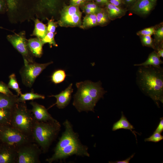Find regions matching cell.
<instances>
[{"instance_id":"obj_1","label":"cell","mask_w":163,"mask_h":163,"mask_svg":"<svg viewBox=\"0 0 163 163\" xmlns=\"http://www.w3.org/2000/svg\"><path fill=\"white\" fill-rule=\"evenodd\" d=\"M136 82L141 91L158 107L163 103V69L160 66H139Z\"/></svg>"},{"instance_id":"obj_2","label":"cell","mask_w":163,"mask_h":163,"mask_svg":"<svg viewBox=\"0 0 163 163\" xmlns=\"http://www.w3.org/2000/svg\"><path fill=\"white\" fill-rule=\"evenodd\" d=\"M63 124L65 131L54 149V153L51 158L46 159V161L51 163L73 155L89 157L88 147L80 142L70 123L67 120Z\"/></svg>"},{"instance_id":"obj_3","label":"cell","mask_w":163,"mask_h":163,"mask_svg":"<svg viewBox=\"0 0 163 163\" xmlns=\"http://www.w3.org/2000/svg\"><path fill=\"white\" fill-rule=\"evenodd\" d=\"M101 85L100 81L94 82L88 80L76 83L78 90L73 104L78 112H94L96 104L107 92Z\"/></svg>"},{"instance_id":"obj_4","label":"cell","mask_w":163,"mask_h":163,"mask_svg":"<svg viewBox=\"0 0 163 163\" xmlns=\"http://www.w3.org/2000/svg\"><path fill=\"white\" fill-rule=\"evenodd\" d=\"M60 123L56 119L47 121L36 120L32 137L34 142L42 152H47L53 142L57 136L60 129Z\"/></svg>"},{"instance_id":"obj_5","label":"cell","mask_w":163,"mask_h":163,"mask_svg":"<svg viewBox=\"0 0 163 163\" xmlns=\"http://www.w3.org/2000/svg\"><path fill=\"white\" fill-rule=\"evenodd\" d=\"M36 121L25 101L18 102L13 108L11 125L24 134L32 137Z\"/></svg>"},{"instance_id":"obj_6","label":"cell","mask_w":163,"mask_h":163,"mask_svg":"<svg viewBox=\"0 0 163 163\" xmlns=\"http://www.w3.org/2000/svg\"><path fill=\"white\" fill-rule=\"evenodd\" d=\"M0 140L17 148L27 142H34L32 137L24 134L11 125H0Z\"/></svg>"},{"instance_id":"obj_7","label":"cell","mask_w":163,"mask_h":163,"mask_svg":"<svg viewBox=\"0 0 163 163\" xmlns=\"http://www.w3.org/2000/svg\"><path fill=\"white\" fill-rule=\"evenodd\" d=\"M24 60V65L20 71L22 82L26 86L31 88L36 78L53 62L40 64L35 62H30Z\"/></svg>"},{"instance_id":"obj_8","label":"cell","mask_w":163,"mask_h":163,"mask_svg":"<svg viewBox=\"0 0 163 163\" xmlns=\"http://www.w3.org/2000/svg\"><path fill=\"white\" fill-rule=\"evenodd\" d=\"M42 151L35 142H29L17 148V163H40V156Z\"/></svg>"},{"instance_id":"obj_9","label":"cell","mask_w":163,"mask_h":163,"mask_svg":"<svg viewBox=\"0 0 163 163\" xmlns=\"http://www.w3.org/2000/svg\"><path fill=\"white\" fill-rule=\"evenodd\" d=\"M58 24L62 27H80L82 13L78 6L71 5L64 6L60 12Z\"/></svg>"},{"instance_id":"obj_10","label":"cell","mask_w":163,"mask_h":163,"mask_svg":"<svg viewBox=\"0 0 163 163\" xmlns=\"http://www.w3.org/2000/svg\"><path fill=\"white\" fill-rule=\"evenodd\" d=\"M7 38L13 46L22 55L24 60L30 62H34L33 56L28 46L27 40L24 31L18 34L8 35Z\"/></svg>"},{"instance_id":"obj_11","label":"cell","mask_w":163,"mask_h":163,"mask_svg":"<svg viewBox=\"0 0 163 163\" xmlns=\"http://www.w3.org/2000/svg\"><path fill=\"white\" fill-rule=\"evenodd\" d=\"M17 148L1 142L0 143V163H17Z\"/></svg>"},{"instance_id":"obj_12","label":"cell","mask_w":163,"mask_h":163,"mask_svg":"<svg viewBox=\"0 0 163 163\" xmlns=\"http://www.w3.org/2000/svg\"><path fill=\"white\" fill-rule=\"evenodd\" d=\"M30 104L32 106L31 110L36 120L39 121H47L55 120L48 113L47 110L43 106L32 101Z\"/></svg>"},{"instance_id":"obj_13","label":"cell","mask_w":163,"mask_h":163,"mask_svg":"<svg viewBox=\"0 0 163 163\" xmlns=\"http://www.w3.org/2000/svg\"><path fill=\"white\" fill-rule=\"evenodd\" d=\"M8 8L13 10L16 8V0H6ZM60 0H40V9H46L51 13L55 12Z\"/></svg>"},{"instance_id":"obj_14","label":"cell","mask_w":163,"mask_h":163,"mask_svg":"<svg viewBox=\"0 0 163 163\" xmlns=\"http://www.w3.org/2000/svg\"><path fill=\"white\" fill-rule=\"evenodd\" d=\"M72 84L71 83L64 90L56 95H52L49 97H54L56 99V103L50 107L54 105L59 109H63L69 104L71 97V94L73 92Z\"/></svg>"},{"instance_id":"obj_15","label":"cell","mask_w":163,"mask_h":163,"mask_svg":"<svg viewBox=\"0 0 163 163\" xmlns=\"http://www.w3.org/2000/svg\"><path fill=\"white\" fill-rule=\"evenodd\" d=\"M153 3L149 0H138L133 6L132 11L138 14H147L153 8Z\"/></svg>"},{"instance_id":"obj_16","label":"cell","mask_w":163,"mask_h":163,"mask_svg":"<svg viewBox=\"0 0 163 163\" xmlns=\"http://www.w3.org/2000/svg\"><path fill=\"white\" fill-rule=\"evenodd\" d=\"M29 49L34 56L40 58L43 54V46L44 45L41 40L37 38H30L27 40Z\"/></svg>"},{"instance_id":"obj_17","label":"cell","mask_w":163,"mask_h":163,"mask_svg":"<svg viewBox=\"0 0 163 163\" xmlns=\"http://www.w3.org/2000/svg\"><path fill=\"white\" fill-rule=\"evenodd\" d=\"M18 97L14 94L7 95L0 93V108H13L19 102Z\"/></svg>"},{"instance_id":"obj_18","label":"cell","mask_w":163,"mask_h":163,"mask_svg":"<svg viewBox=\"0 0 163 163\" xmlns=\"http://www.w3.org/2000/svg\"><path fill=\"white\" fill-rule=\"evenodd\" d=\"M120 129L129 130L135 136L136 141L137 140L136 133H137L133 130L135 128L128 121L122 112H121V116L120 119L113 124L112 130L115 131Z\"/></svg>"},{"instance_id":"obj_19","label":"cell","mask_w":163,"mask_h":163,"mask_svg":"<svg viewBox=\"0 0 163 163\" xmlns=\"http://www.w3.org/2000/svg\"><path fill=\"white\" fill-rule=\"evenodd\" d=\"M163 62L157 54L156 51H155L149 55L147 59L144 62L139 64H135V66H152L155 67H159Z\"/></svg>"},{"instance_id":"obj_20","label":"cell","mask_w":163,"mask_h":163,"mask_svg":"<svg viewBox=\"0 0 163 163\" xmlns=\"http://www.w3.org/2000/svg\"><path fill=\"white\" fill-rule=\"evenodd\" d=\"M34 21V28L32 35L35 36L41 40L48 32L47 27L38 19H35Z\"/></svg>"},{"instance_id":"obj_21","label":"cell","mask_w":163,"mask_h":163,"mask_svg":"<svg viewBox=\"0 0 163 163\" xmlns=\"http://www.w3.org/2000/svg\"><path fill=\"white\" fill-rule=\"evenodd\" d=\"M13 108H0V125H11Z\"/></svg>"},{"instance_id":"obj_22","label":"cell","mask_w":163,"mask_h":163,"mask_svg":"<svg viewBox=\"0 0 163 163\" xmlns=\"http://www.w3.org/2000/svg\"><path fill=\"white\" fill-rule=\"evenodd\" d=\"M107 8L108 16L112 19L121 17L125 13L123 10L110 3H107Z\"/></svg>"},{"instance_id":"obj_23","label":"cell","mask_w":163,"mask_h":163,"mask_svg":"<svg viewBox=\"0 0 163 163\" xmlns=\"http://www.w3.org/2000/svg\"><path fill=\"white\" fill-rule=\"evenodd\" d=\"M97 25L96 14H88L84 17L80 27L85 29Z\"/></svg>"},{"instance_id":"obj_24","label":"cell","mask_w":163,"mask_h":163,"mask_svg":"<svg viewBox=\"0 0 163 163\" xmlns=\"http://www.w3.org/2000/svg\"><path fill=\"white\" fill-rule=\"evenodd\" d=\"M45 98L44 96L34 93V91H32L29 93L21 94L20 95V97H18V101L19 102H23L28 100H33L39 99H44Z\"/></svg>"},{"instance_id":"obj_25","label":"cell","mask_w":163,"mask_h":163,"mask_svg":"<svg viewBox=\"0 0 163 163\" xmlns=\"http://www.w3.org/2000/svg\"><path fill=\"white\" fill-rule=\"evenodd\" d=\"M66 77L65 71L62 69H59L55 71L51 76V80L55 84L63 82Z\"/></svg>"},{"instance_id":"obj_26","label":"cell","mask_w":163,"mask_h":163,"mask_svg":"<svg viewBox=\"0 0 163 163\" xmlns=\"http://www.w3.org/2000/svg\"><path fill=\"white\" fill-rule=\"evenodd\" d=\"M9 81L8 85V87L9 88H11L14 90L18 96L22 94L21 89L19 87L15 75L14 73L12 74L9 76Z\"/></svg>"},{"instance_id":"obj_27","label":"cell","mask_w":163,"mask_h":163,"mask_svg":"<svg viewBox=\"0 0 163 163\" xmlns=\"http://www.w3.org/2000/svg\"><path fill=\"white\" fill-rule=\"evenodd\" d=\"M97 25H104L108 21V14L101 9L96 13Z\"/></svg>"},{"instance_id":"obj_28","label":"cell","mask_w":163,"mask_h":163,"mask_svg":"<svg viewBox=\"0 0 163 163\" xmlns=\"http://www.w3.org/2000/svg\"><path fill=\"white\" fill-rule=\"evenodd\" d=\"M55 35L54 33L48 32L44 37L41 40L43 44L48 43L50 48L52 47L53 46H57L58 45L54 39Z\"/></svg>"},{"instance_id":"obj_29","label":"cell","mask_w":163,"mask_h":163,"mask_svg":"<svg viewBox=\"0 0 163 163\" xmlns=\"http://www.w3.org/2000/svg\"><path fill=\"white\" fill-rule=\"evenodd\" d=\"M141 41L142 45L155 49L152 39L150 35L141 36Z\"/></svg>"},{"instance_id":"obj_30","label":"cell","mask_w":163,"mask_h":163,"mask_svg":"<svg viewBox=\"0 0 163 163\" xmlns=\"http://www.w3.org/2000/svg\"><path fill=\"white\" fill-rule=\"evenodd\" d=\"M163 139V136L161 134V133L154 132L153 134L149 137L145 138L144 141L145 142H157Z\"/></svg>"},{"instance_id":"obj_31","label":"cell","mask_w":163,"mask_h":163,"mask_svg":"<svg viewBox=\"0 0 163 163\" xmlns=\"http://www.w3.org/2000/svg\"><path fill=\"white\" fill-rule=\"evenodd\" d=\"M155 30L154 27H150L145 28L137 32L138 35L141 36L145 35L151 36L154 34Z\"/></svg>"},{"instance_id":"obj_32","label":"cell","mask_w":163,"mask_h":163,"mask_svg":"<svg viewBox=\"0 0 163 163\" xmlns=\"http://www.w3.org/2000/svg\"><path fill=\"white\" fill-rule=\"evenodd\" d=\"M0 93L7 95L14 94L9 90L8 85L0 81Z\"/></svg>"},{"instance_id":"obj_33","label":"cell","mask_w":163,"mask_h":163,"mask_svg":"<svg viewBox=\"0 0 163 163\" xmlns=\"http://www.w3.org/2000/svg\"><path fill=\"white\" fill-rule=\"evenodd\" d=\"M56 27V23L53 19L48 20L47 27L48 32L54 33Z\"/></svg>"},{"instance_id":"obj_34","label":"cell","mask_w":163,"mask_h":163,"mask_svg":"<svg viewBox=\"0 0 163 163\" xmlns=\"http://www.w3.org/2000/svg\"><path fill=\"white\" fill-rule=\"evenodd\" d=\"M154 34L156 38L157 42L159 43L163 38V26L159 28L157 30H155Z\"/></svg>"},{"instance_id":"obj_35","label":"cell","mask_w":163,"mask_h":163,"mask_svg":"<svg viewBox=\"0 0 163 163\" xmlns=\"http://www.w3.org/2000/svg\"><path fill=\"white\" fill-rule=\"evenodd\" d=\"M83 8H87L96 11L97 12L101 9L100 8L97 6L94 3H89L85 5Z\"/></svg>"},{"instance_id":"obj_36","label":"cell","mask_w":163,"mask_h":163,"mask_svg":"<svg viewBox=\"0 0 163 163\" xmlns=\"http://www.w3.org/2000/svg\"><path fill=\"white\" fill-rule=\"evenodd\" d=\"M163 131V118H160V121L156 129L155 132H157L161 133Z\"/></svg>"},{"instance_id":"obj_37","label":"cell","mask_w":163,"mask_h":163,"mask_svg":"<svg viewBox=\"0 0 163 163\" xmlns=\"http://www.w3.org/2000/svg\"><path fill=\"white\" fill-rule=\"evenodd\" d=\"M135 154V153H134L131 156L126 158L125 160L119 161H116L114 162H110L109 161V163H129V161L131 159H132L134 156Z\"/></svg>"},{"instance_id":"obj_38","label":"cell","mask_w":163,"mask_h":163,"mask_svg":"<svg viewBox=\"0 0 163 163\" xmlns=\"http://www.w3.org/2000/svg\"><path fill=\"white\" fill-rule=\"evenodd\" d=\"M157 51H156L158 56L160 57H163V49L162 47L159 46L157 47L156 48Z\"/></svg>"},{"instance_id":"obj_39","label":"cell","mask_w":163,"mask_h":163,"mask_svg":"<svg viewBox=\"0 0 163 163\" xmlns=\"http://www.w3.org/2000/svg\"><path fill=\"white\" fill-rule=\"evenodd\" d=\"M122 0H110V3L118 7L121 3Z\"/></svg>"},{"instance_id":"obj_40","label":"cell","mask_w":163,"mask_h":163,"mask_svg":"<svg viewBox=\"0 0 163 163\" xmlns=\"http://www.w3.org/2000/svg\"><path fill=\"white\" fill-rule=\"evenodd\" d=\"M83 11L87 14H96L97 12L94 10L90 9L82 8Z\"/></svg>"},{"instance_id":"obj_41","label":"cell","mask_w":163,"mask_h":163,"mask_svg":"<svg viewBox=\"0 0 163 163\" xmlns=\"http://www.w3.org/2000/svg\"><path fill=\"white\" fill-rule=\"evenodd\" d=\"M5 9V4L3 0H0V12L3 11Z\"/></svg>"},{"instance_id":"obj_42","label":"cell","mask_w":163,"mask_h":163,"mask_svg":"<svg viewBox=\"0 0 163 163\" xmlns=\"http://www.w3.org/2000/svg\"><path fill=\"white\" fill-rule=\"evenodd\" d=\"M126 2L128 4H131L136 2L137 0H125Z\"/></svg>"},{"instance_id":"obj_43","label":"cell","mask_w":163,"mask_h":163,"mask_svg":"<svg viewBox=\"0 0 163 163\" xmlns=\"http://www.w3.org/2000/svg\"><path fill=\"white\" fill-rule=\"evenodd\" d=\"M98 3H107L108 0H96Z\"/></svg>"},{"instance_id":"obj_44","label":"cell","mask_w":163,"mask_h":163,"mask_svg":"<svg viewBox=\"0 0 163 163\" xmlns=\"http://www.w3.org/2000/svg\"><path fill=\"white\" fill-rule=\"evenodd\" d=\"M86 1V0H71L70 2V4L77 1H82L85 2Z\"/></svg>"},{"instance_id":"obj_45","label":"cell","mask_w":163,"mask_h":163,"mask_svg":"<svg viewBox=\"0 0 163 163\" xmlns=\"http://www.w3.org/2000/svg\"><path fill=\"white\" fill-rule=\"evenodd\" d=\"M149 0L153 2H155L156 1V0Z\"/></svg>"},{"instance_id":"obj_46","label":"cell","mask_w":163,"mask_h":163,"mask_svg":"<svg viewBox=\"0 0 163 163\" xmlns=\"http://www.w3.org/2000/svg\"><path fill=\"white\" fill-rule=\"evenodd\" d=\"M91 0H86V1H91Z\"/></svg>"},{"instance_id":"obj_47","label":"cell","mask_w":163,"mask_h":163,"mask_svg":"<svg viewBox=\"0 0 163 163\" xmlns=\"http://www.w3.org/2000/svg\"><path fill=\"white\" fill-rule=\"evenodd\" d=\"M1 142V141L0 140V142Z\"/></svg>"}]
</instances>
